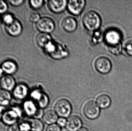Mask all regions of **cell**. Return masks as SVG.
I'll return each mask as SVG.
<instances>
[{
	"instance_id": "6da1fadb",
	"label": "cell",
	"mask_w": 132,
	"mask_h": 131,
	"mask_svg": "<svg viewBox=\"0 0 132 131\" xmlns=\"http://www.w3.org/2000/svg\"><path fill=\"white\" fill-rule=\"evenodd\" d=\"M24 115L21 107L11 106L4 110L1 122L5 125L9 127L19 123Z\"/></svg>"
},
{
	"instance_id": "7a4b0ae2",
	"label": "cell",
	"mask_w": 132,
	"mask_h": 131,
	"mask_svg": "<svg viewBox=\"0 0 132 131\" xmlns=\"http://www.w3.org/2000/svg\"><path fill=\"white\" fill-rule=\"evenodd\" d=\"M21 107L24 115L28 117L38 118L42 115V110L31 99H26L23 101Z\"/></svg>"
},
{
	"instance_id": "3957f363",
	"label": "cell",
	"mask_w": 132,
	"mask_h": 131,
	"mask_svg": "<svg viewBox=\"0 0 132 131\" xmlns=\"http://www.w3.org/2000/svg\"><path fill=\"white\" fill-rule=\"evenodd\" d=\"M83 22L85 27L88 30L94 31L99 28L101 24L100 16L94 11L88 12L84 15Z\"/></svg>"
},
{
	"instance_id": "277c9868",
	"label": "cell",
	"mask_w": 132,
	"mask_h": 131,
	"mask_svg": "<svg viewBox=\"0 0 132 131\" xmlns=\"http://www.w3.org/2000/svg\"><path fill=\"white\" fill-rule=\"evenodd\" d=\"M55 111L60 117H68L72 111V107L70 102L65 99L59 100L55 106Z\"/></svg>"
},
{
	"instance_id": "5b68a950",
	"label": "cell",
	"mask_w": 132,
	"mask_h": 131,
	"mask_svg": "<svg viewBox=\"0 0 132 131\" xmlns=\"http://www.w3.org/2000/svg\"><path fill=\"white\" fill-rule=\"evenodd\" d=\"M12 91V98L18 101H24L29 94L28 87L23 83L16 85Z\"/></svg>"
},
{
	"instance_id": "8992f818",
	"label": "cell",
	"mask_w": 132,
	"mask_h": 131,
	"mask_svg": "<svg viewBox=\"0 0 132 131\" xmlns=\"http://www.w3.org/2000/svg\"><path fill=\"white\" fill-rule=\"evenodd\" d=\"M31 99L40 108H44L48 105L49 98L45 94L39 89L33 90L30 94Z\"/></svg>"
},
{
	"instance_id": "52a82bcc",
	"label": "cell",
	"mask_w": 132,
	"mask_h": 131,
	"mask_svg": "<svg viewBox=\"0 0 132 131\" xmlns=\"http://www.w3.org/2000/svg\"><path fill=\"white\" fill-rule=\"evenodd\" d=\"M83 112L84 115L87 118L94 120L99 116L100 114V108L96 102L94 101H90L85 105Z\"/></svg>"
},
{
	"instance_id": "ba28073f",
	"label": "cell",
	"mask_w": 132,
	"mask_h": 131,
	"mask_svg": "<svg viewBox=\"0 0 132 131\" xmlns=\"http://www.w3.org/2000/svg\"><path fill=\"white\" fill-rule=\"evenodd\" d=\"M36 27L40 31L43 33L52 32L55 28V24L52 19L48 17L40 18L37 22Z\"/></svg>"
},
{
	"instance_id": "9c48e42d",
	"label": "cell",
	"mask_w": 132,
	"mask_h": 131,
	"mask_svg": "<svg viewBox=\"0 0 132 131\" xmlns=\"http://www.w3.org/2000/svg\"><path fill=\"white\" fill-rule=\"evenodd\" d=\"M95 67L98 72L102 74H106L111 71L112 65L111 61L108 58L101 57L96 60Z\"/></svg>"
},
{
	"instance_id": "30bf717a",
	"label": "cell",
	"mask_w": 132,
	"mask_h": 131,
	"mask_svg": "<svg viewBox=\"0 0 132 131\" xmlns=\"http://www.w3.org/2000/svg\"><path fill=\"white\" fill-rule=\"evenodd\" d=\"M105 39L110 46L120 44L121 35L118 31L116 29H110L105 33Z\"/></svg>"
},
{
	"instance_id": "8fae6325",
	"label": "cell",
	"mask_w": 132,
	"mask_h": 131,
	"mask_svg": "<svg viewBox=\"0 0 132 131\" xmlns=\"http://www.w3.org/2000/svg\"><path fill=\"white\" fill-rule=\"evenodd\" d=\"M85 4V1L84 0L70 1L67 4L68 8L71 14L78 15L83 11Z\"/></svg>"
},
{
	"instance_id": "7c38bea8",
	"label": "cell",
	"mask_w": 132,
	"mask_h": 131,
	"mask_svg": "<svg viewBox=\"0 0 132 131\" xmlns=\"http://www.w3.org/2000/svg\"><path fill=\"white\" fill-rule=\"evenodd\" d=\"M82 125L80 118L78 116L73 115L68 118L65 127L69 131H77L81 128Z\"/></svg>"
},
{
	"instance_id": "4fadbf2b",
	"label": "cell",
	"mask_w": 132,
	"mask_h": 131,
	"mask_svg": "<svg viewBox=\"0 0 132 131\" xmlns=\"http://www.w3.org/2000/svg\"><path fill=\"white\" fill-rule=\"evenodd\" d=\"M14 78L11 75L3 76L0 80V87L1 89L11 91L13 90L16 85Z\"/></svg>"
},
{
	"instance_id": "5bb4252c",
	"label": "cell",
	"mask_w": 132,
	"mask_h": 131,
	"mask_svg": "<svg viewBox=\"0 0 132 131\" xmlns=\"http://www.w3.org/2000/svg\"><path fill=\"white\" fill-rule=\"evenodd\" d=\"M67 1L65 0H52L48 2V6L50 10L56 13H61L65 9Z\"/></svg>"
},
{
	"instance_id": "9a60e30c",
	"label": "cell",
	"mask_w": 132,
	"mask_h": 131,
	"mask_svg": "<svg viewBox=\"0 0 132 131\" xmlns=\"http://www.w3.org/2000/svg\"><path fill=\"white\" fill-rule=\"evenodd\" d=\"M6 30L9 35L15 37L21 34L22 31V27L20 22L15 19L12 24L6 26Z\"/></svg>"
},
{
	"instance_id": "2e32d148",
	"label": "cell",
	"mask_w": 132,
	"mask_h": 131,
	"mask_svg": "<svg viewBox=\"0 0 132 131\" xmlns=\"http://www.w3.org/2000/svg\"><path fill=\"white\" fill-rule=\"evenodd\" d=\"M12 98V95L10 92L0 89V106L4 107L9 106Z\"/></svg>"
},
{
	"instance_id": "e0dca14e",
	"label": "cell",
	"mask_w": 132,
	"mask_h": 131,
	"mask_svg": "<svg viewBox=\"0 0 132 131\" xmlns=\"http://www.w3.org/2000/svg\"><path fill=\"white\" fill-rule=\"evenodd\" d=\"M62 25L63 29L68 32H72L76 29L77 23L75 19L71 17H67L62 22Z\"/></svg>"
},
{
	"instance_id": "ac0fdd59",
	"label": "cell",
	"mask_w": 132,
	"mask_h": 131,
	"mask_svg": "<svg viewBox=\"0 0 132 131\" xmlns=\"http://www.w3.org/2000/svg\"><path fill=\"white\" fill-rule=\"evenodd\" d=\"M1 68L3 72L9 75H11L17 71V65L12 61H5L2 63Z\"/></svg>"
},
{
	"instance_id": "d6986e66",
	"label": "cell",
	"mask_w": 132,
	"mask_h": 131,
	"mask_svg": "<svg viewBox=\"0 0 132 131\" xmlns=\"http://www.w3.org/2000/svg\"><path fill=\"white\" fill-rule=\"evenodd\" d=\"M58 117V115L55 111L48 110L44 113L43 118L44 122L50 125L57 122Z\"/></svg>"
},
{
	"instance_id": "ffe728a7",
	"label": "cell",
	"mask_w": 132,
	"mask_h": 131,
	"mask_svg": "<svg viewBox=\"0 0 132 131\" xmlns=\"http://www.w3.org/2000/svg\"><path fill=\"white\" fill-rule=\"evenodd\" d=\"M36 40L39 46L46 47L51 42V37L47 33L42 32L38 34L36 36Z\"/></svg>"
},
{
	"instance_id": "44dd1931",
	"label": "cell",
	"mask_w": 132,
	"mask_h": 131,
	"mask_svg": "<svg viewBox=\"0 0 132 131\" xmlns=\"http://www.w3.org/2000/svg\"><path fill=\"white\" fill-rule=\"evenodd\" d=\"M96 104L100 108H107L111 105V98L107 95H101L97 98Z\"/></svg>"
},
{
	"instance_id": "7402d4cb",
	"label": "cell",
	"mask_w": 132,
	"mask_h": 131,
	"mask_svg": "<svg viewBox=\"0 0 132 131\" xmlns=\"http://www.w3.org/2000/svg\"><path fill=\"white\" fill-rule=\"evenodd\" d=\"M31 131H42L44 128L43 123L38 118H31L28 120Z\"/></svg>"
},
{
	"instance_id": "603a6c76",
	"label": "cell",
	"mask_w": 132,
	"mask_h": 131,
	"mask_svg": "<svg viewBox=\"0 0 132 131\" xmlns=\"http://www.w3.org/2000/svg\"><path fill=\"white\" fill-rule=\"evenodd\" d=\"M18 125L21 131H31V125L28 120L19 122Z\"/></svg>"
},
{
	"instance_id": "cb8c5ba5",
	"label": "cell",
	"mask_w": 132,
	"mask_h": 131,
	"mask_svg": "<svg viewBox=\"0 0 132 131\" xmlns=\"http://www.w3.org/2000/svg\"><path fill=\"white\" fill-rule=\"evenodd\" d=\"M109 46V51L112 54L116 55H118L121 52L122 47L120 43L116 45Z\"/></svg>"
},
{
	"instance_id": "d4e9b609",
	"label": "cell",
	"mask_w": 132,
	"mask_h": 131,
	"mask_svg": "<svg viewBox=\"0 0 132 131\" xmlns=\"http://www.w3.org/2000/svg\"><path fill=\"white\" fill-rule=\"evenodd\" d=\"M15 20L13 16L10 14H5L2 18L3 22L7 26L12 24Z\"/></svg>"
},
{
	"instance_id": "484cf974",
	"label": "cell",
	"mask_w": 132,
	"mask_h": 131,
	"mask_svg": "<svg viewBox=\"0 0 132 131\" xmlns=\"http://www.w3.org/2000/svg\"><path fill=\"white\" fill-rule=\"evenodd\" d=\"M43 1H30V4L33 8L37 9L40 8L43 4Z\"/></svg>"
},
{
	"instance_id": "4316f807",
	"label": "cell",
	"mask_w": 132,
	"mask_h": 131,
	"mask_svg": "<svg viewBox=\"0 0 132 131\" xmlns=\"http://www.w3.org/2000/svg\"><path fill=\"white\" fill-rule=\"evenodd\" d=\"M29 19L32 22H38L40 19V15L37 12H33L30 13L29 16Z\"/></svg>"
},
{
	"instance_id": "83f0119b",
	"label": "cell",
	"mask_w": 132,
	"mask_h": 131,
	"mask_svg": "<svg viewBox=\"0 0 132 131\" xmlns=\"http://www.w3.org/2000/svg\"><path fill=\"white\" fill-rule=\"evenodd\" d=\"M125 49L126 53L132 56V40L129 41L125 45Z\"/></svg>"
},
{
	"instance_id": "f1b7e54d",
	"label": "cell",
	"mask_w": 132,
	"mask_h": 131,
	"mask_svg": "<svg viewBox=\"0 0 132 131\" xmlns=\"http://www.w3.org/2000/svg\"><path fill=\"white\" fill-rule=\"evenodd\" d=\"M46 131H61V128L56 124H52L47 127Z\"/></svg>"
},
{
	"instance_id": "f546056e",
	"label": "cell",
	"mask_w": 132,
	"mask_h": 131,
	"mask_svg": "<svg viewBox=\"0 0 132 131\" xmlns=\"http://www.w3.org/2000/svg\"><path fill=\"white\" fill-rule=\"evenodd\" d=\"M7 4L3 1H0V14L5 13L7 10Z\"/></svg>"
},
{
	"instance_id": "4dcf8cb0",
	"label": "cell",
	"mask_w": 132,
	"mask_h": 131,
	"mask_svg": "<svg viewBox=\"0 0 132 131\" xmlns=\"http://www.w3.org/2000/svg\"><path fill=\"white\" fill-rule=\"evenodd\" d=\"M67 120L64 118L60 117L57 120V124L60 127H65L67 124Z\"/></svg>"
},
{
	"instance_id": "1f68e13d",
	"label": "cell",
	"mask_w": 132,
	"mask_h": 131,
	"mask_svg": "<svg viewBox=\"0 0 132 131\" xmlns=\"http://www.w3.org/2000/svg\"><path fill=\"white\" fill-rule=\"evenodd\" d=\"M7 131H21L19 129L18 123L14 125L8 127Z\"/></svg>"
},
{
	"instance_id": "d6a6232c",
	"label": "cell",
	"mask_w": 132,
	"mask_h": 131,
	"mask_svg": "<svg viewBox=\"0 0 132 131\" xmlns=\"http://www.w3.org/2000/svg\"><path fill=\"white\" fill-rule=\"evenodd\" d=\"M9 2L12 6H17L21 5L24 2V1L22 0H19V1H9Z\"/></svg>"
},
{
	"instance_id": "836d02e7",
	"label": "cell",
	"mask_w": 132,
	"mask_h": 131,
	"mask_svg": "<svg viewBox=\"0 0 132 131\" xmlns=\"http://www.w3.org/2000/svg\"><path fill=\"white\" fill-rule=\"evenodd\" d=\"M4 108L0 106V122L1 121L2 117L3 112L5 110Z\"/></svg>"
},
{
	"instance_id": "e575fe53",
	"label": "cell",
	"mask_w": 132,
	"mask_h": 131,
	"mask_svg": "<svg viewBox=\"0 0 132 131\" xmlns=\"http://www.w3.org/2000/svg\"><path fill=\"white\" fill-rule=\"evenodd\" d=\"M77 131H88V129L85 127H81Z\"/></svg>"
},
{
	"instance_id": "d590c367",
	"label": "cell",
	"mask_w": 132,
	"mask_h": 131,
	"mask_svg": "<svg viewBox=\"0 0 132 131\" xmlns=\"http://www.w3.org/2000/svg\"><path fill=\"white\" fill-rule=\"evenodd\" d=\"M2 73H3V71H2V68L0 67V80L2 77Z\"/></svg>"
},
{
	"instance_id": "8d00e7d4",
	"label": "cell",
	"mask_w": 132,
	"mask_h": 131,
	"mask_svg": "<svg viewBox=\"0 0 132 131\" xmlns=\"http://www.w3.org/2000/svg\"><path fill=\"white\" fill-rule=\"evenodd\" d=\"M1 17H0V24H1Z\"/></svg>"
}]
</instances>
